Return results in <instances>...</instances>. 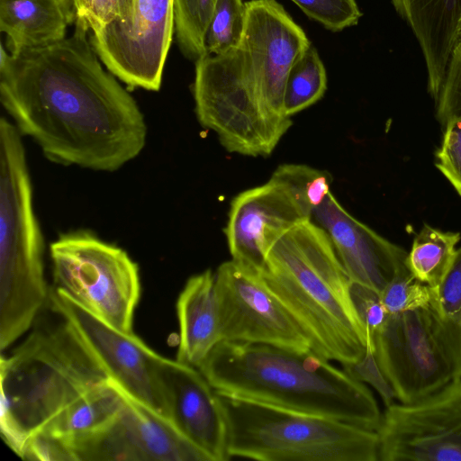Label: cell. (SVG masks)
<instances>
[{
	"label": "cell",
	"mask_w": 461,
	"mask_h": 461,
	"mask_svg": "<svg viewBox=\"0 0 461 461\" xmlns=\"http://www.w3.org/2000/svg\"><path fill=\"white\" fill-rule=\"evenodd\" d=\"M350 296L366 331V348L375 351L374 338L384 325L389 316L382 303L380 293L351 281Z\"/></svg>",
	"instance_id": "f546056e"
},
{
	"label": "cell",
	"mask_w": 461,
	"mask_h": 461,
	"mask_svg": "<svg viewBox=\"0 0 461 461\" xmlns=\"http://www.w3.org/2000/svg\"><path fill=\"white\" fill-rule=\"evenodd\" d=\"M175 35L174 0H134L131 16L90 33L110 73L130 88L158 91Z\"/></svg>",
	"instance_id": "4fadbf2b"
},
{
	"label": "cell",
	"mask_w": 461,
	"mask_h": 461,
	"mask_svg": "<svg viewBox=\"0 0 461 461\" xmlns=\"http://www.w3.org/2000/svg\"><path fill=\"white\" fill-rule=\"evenodd\" d=\"M420 47L428 74V91L436 102L451 52L458 38L461 0H392Z\"/></svg>",
	"instance_id": "ac0fdd59"
},
{
	"label": "cell",
	"mask_w": 461,
	"mask_h": 461,
	"mask_svg": "<svg viewBox=\"0 0 461 461\" xmlns=\"http://www.w3.org/2000/svg\"><path fill=\"white\" fill-rule=\"evenodd\" d=\"M246 23V3L217 0L205 33L208 55H221L240 46Z\"/></svg>",
	"instance_id": "484cf974"
},
{
	"label": "cell",
	"mask_w": 461,
	"mask_h": 461,
	"mask_svg": "<svg viewBox=\"0 0 461 461\" xmlns=\"http://www.w3.org/2000/svg\"><path fill=\"white\" fill-rule=\"evenodd\" d=\"M214 273L222 340L312 351L308 336L267 287L260 271L231 259Z\"/></svg>",
	"instance_id": "7c38bea8"
},
{
	"label": "cell",
	"mask_w": 461,
	"mask_h": 461,
	"mask_svg": "<svg viewBox=\"0 0 461 461\" xmlns=\"http://www.w3.org/2000/svg\"><path fill=\"white\" fill-rule=\"evenodd\" d=\"M442 128L444 134L436 153V167L461 196V114L450 118Z\"/></svg>",
	"instance_id": "4dcf8cb0"
},
{
	"label": "cell",
	"mask_w": 461,
	"mask_h": 461,
	"mask_svg": "<svg viewBox=\"0 0 461 461\" xmlns=\"http://www.w3.org/2000/svg\"><path fill=\"white\" fill-rule=\"evenodd\" d=\"M378 459L461 461V377L411 403L382 413Z\"/></svg>",
	"instance_id": "8fae6325"
},
{
	"label": "cell",
	"mask_w": 461,
	"mask_h": 461,
	"mask_svg": "<svg viewBox=\"0 0 461 461\" xmlns=\"http://www.w3.org/2000/svg\"><path fill=\"white\" fill-rule=\"evenodd\" d=\"M44 240L22 135L0 119V348L32 328L48 303Z\"/></svg>",
	"instance_id": "5b68a950"
},
{
	"label": "cell",
	"mask_w": 461,
	"mask_h": 461,
	"mask_svg": "<svg viewBox=\"0 0 461 461\" xmlns=\"http://www.w3.org/2000/svg\"><path fill=\"white\" fill-rule=\"evenodd\" d=\"M260 274L313 352L343 366L364 357L367 339L350 296L351 280L330 237L312 219L272 242Z\"/></svg>",
	"instance_id": "3957f363"
},
{
	"label": "cell",
	"mask_w": 461,
	"mask_h": 461,
	"mask_svg": "<svg viewBox=\"0 0 461 461\" xmlns=\"http://www.w3.org/2000/svg\"><path fill=\"white\" fill-rule=\"evenodd\" d=\"M461 38V23H460V26H459V29H458V38L459 39Z\"/></svg>",
	"instance_id": "d590c367"
},
{
	"label": "cell",
	"mask_w": 461,
	"mask_h": 461,
	"mask_svg": "<svg viewBox=\"0 0 461 461\" xmlns=\"http://www.w3.org/2000/svg\"><path fill=\"white\" fill-rule=\"evenodd\" d=\"M49 301L65 316L111 380L130 396L167 418L158 378L162 356L133 332H124L104 321L60 289L52 287Z\"/></svg>",
	"instance_id": "5bb4252c"
},
{
	"label": "cell",
	"mask_w": 461,
	"mask_h": 461,
	"mask_svg": "<svg viewBox=\"0 0 461 461\" xmlns=\"http://www.w3.org/2000/svg\"><path fill=\"white\" fill-rule=\"evenodd\" d=\"M217 0H174L175 36L182 54L195 62L208 55L204 39Z\"/></svg>",
	"instance_id": "d4e9b609"
},
{
	"label": "cell",
	"mask_w": 461,
	"mask_h": 461,
	"mask_svg": "<svg viewBox=\"0 0 461 461\" xmlns=\"http://www.w3.org/2000/svg\"><path fill=\"white\" fill-rule=\"evenodd\" d=\"M437 118L443 127L453 116L461 114V38L448 59L444 81L437 99Z\"/></svg>",
	"instance_id": "1f68e13d"
},
{
	"label": "cell",
	"mask_w": 461,
	"mask_h": 461,
	"mask_svg": "<svg viewBox=\"0 0 461 461\" xmlns=\"http://www.w3.org/2000/svg\"><path fill=\"white\" fill-rule=\"evenodd\" d=\"M310 19L327 30L340 32L357 25L362 13L356 0H291Z\"/></svg>",
	"instance_id": "83f0119b"
},
{
	"label": "cell",
	"mask_w": 461,
	"mask_h": 461,
	"mask_svg": "<svg viewBox=\"0 0 461 461\" xmlns=\"http://www.w3.org/2000/svg\"><path fill=\"white\" fill-rule=\"evenodd\" d=\"M87 34L75 23L71 36L46 47L12 54L1 44L0 101L49 160L113 172L142 151L147 125Z\"/></svg>",
	"instance_id": "6da1fadb"
},
{
	"label": "cell",
	"mask_w": 461,
	"mask_h": 461,
	"mask_svg": "<svg viewBox=\"0 0 461 461\" xmlns=\"http://www.w3.org/2000/svg\"><path fill=\"white\" fill-rule=\"evenodd\" d=\"M327 90L325 67L312 45L294 64L286 77L284 110L288 117L314 104Z\"/></svg>",
	"instance_id": "603a6c76"
},
{
	"label": "cell",
	"mask_w": 461,
	"mask_h": 461,
	"mask_svg": "<svg viewBox=\"0 0 461 461\" xmlns=\"http://www.w3.org/2000/svg\"><path fill=\"white\" fill-rule=\"evenodd\" d=\"M313 351L221 340L197 367L215 391L370 430L382 413L367 386Z\"/></svg>",
	"instance_id": "7a4b0ae2"
},
{
	"label": "cell",
	"mask_w": 461,
	"mask_h": 461,
	"mask_svg": "<svg viewBox=\"0 0 461 461\" xmlns=\"http://www.w3.org/2000/svg\"><path fill=\"white\" fill-rule=\"evenodd\" d=\"M53 287L124 332L140 296L139 267L122 248L88 230L63 233L50 247Z\"/></svg>",
	"instance_id": "52a82bcc"
},
{
	"label": "cell",
	"mask_w": 461,
	"mask_h": 461,
	"mask_svg": "<svg viewBox=\"0 0 461 461\" xmlns=\"http://www.w3.org/2000/svg\"><path fill=\"white\" fill-rule=\"evenodd\" d=\"M374 348L402 403L422 399L461 377L429 306L389 315L374 338Z\"/></svg>",
	"instance_id": "9c48e42d"
},
{
	"label": "cell",
	"mask_w": 461,
	"mask_h": 461,
	"mask_svg": "<svg viewBox=\"0 0 461 461\" xmlns=\"http://www.w3.org/2000/svg\"><path fill=\"white\" fill-rule=\"evenodd\" d=\"M459 240V232L442 231L424 224L408 253L409 270L419 281L437 288L455 261Z\"/></svg>",
	"instance_id": "7402d4cb"
},
{
	"label": "cell",
	"mask_w": 461,
	"mask_h": 461,
	"mask_svg": "<svg viewBox=\"0 0 461 461\" xmlns=\"http://www.w3.org/2000/svg\"><path fill=\"white\" fill-rule=\"evenodd\" d=\"M158 378L167 419L211 461L229 460L226 424L215 390L197 367L162 357Z\"/></svg>",
	"instance_id": "2e32d148"
},
{
	"label": "cell",
	"mask_w": 461,
	"mask_h": 461,
	"mask_svg": "<svg viewBox=\"0 0 461 461\" xmlns=\"http://www.w3.org/2000/svg\"><path fill=\"white\" fill-rule=\"evenodd\" d=\"M179 344L176 360L198 367L222 340L215 273L206 269L186 281L176 301Z\"/></svg>",
	"instance_id": "d6986e66"
},
{
	"label": "cell",
	"mask_w": 461,
	"mask_h": 461,
	"mask_svg": "<svg viewBox=\"0 0 461 461\" xmlns=\"http://www.w3.org/2000/svg\"><path fill=\"white\" fill-rule=\"evenodd\" d=\"M122 393L106 426L69 445L74 461H211L167 417Z\"/></svg>",
	"instance_id": "9a60e30c"
},
{
	"label": "cell",
	"mask_w": 461,
	"mask_h": 461,
	"mask_svg": "<svg viewBox=\"0 0 461 461\" xmlns=\"http://www.w3.org/2000/svg\"><path fill=\"white\" fill-rule=\"evenodd\" d=\"M124 402L122 390L109 378L85 393L39 431L59 438L69 446L106 426Z\"/></svg>",
	"instance_id": "44dd1931"
},
{
	"label": "cell",
	"mask_w": 461,
	"mask_h": 461,
	"mask_svg": "<svg viewBox=\"0 0 461 461\" xmlns=\"http://www.w3.org/2000/svg\"><path fill=\"white\" fill-rule=\"evenodd\" d=\"M72 23L60 0H0V31L12 54L64 40Z\"/></svg>",
	"instance_id": "ffe728a7"
},
{
	"label": "cell",
	"mask_w": 461,
	"mask_h": 461,
	"mask_svg": "<svg viewBox=\"0 0 461 461\" xmlns=\"http://www.w3.org/2000/svg\"><path fill=\"white\" fill-rule=\"evenodd\" d=\"M62 5H64L65 9L67 10L68 14L71 17L73 23H75L76 19V12H75V5H76V0H60Z\"/></svg>",
	"instance_id": "e575fe53"
},
{
	"label": "cell",
	"mask_w": 461,
	"mask_h": 461,
	"mask_svg": "<svg viewBox=\"0 0 461 461\" xmlns=\"http://www.w3.org/2000/svg\"><path fill=\"white\" fill-rule=\"evenodd\" d=\"M20 457L35 461H74L68 444L43 431L31 436Z\"/></svg>",
	"instance_id": "836d02e7"
},
{
	"label": "cell",
	"mask_w": 461,
	"mask_h": 461,
	"mask_svg": "<svg viewBox=\"0 0 461 461\" xmlns=\"http://www.w3.org/2000/svg\"><path fill=\"white\" fill-rule=\"evenodd\" d=\"M134 0H76V24L90 33L104 29L113 22L128 20Z\"/></svg>",
	"instance_id": "f1b7e54d"
},
{
	"label": "cell",
	"mask_w": 461,
	"mask_h": 461,
	"mask_svg": "<svg viewBox=\"0 0 461 461\" xmlns=\"http://www.w3.org/2000/svg\"><path fill=\"white\" fill-rule=\"evenodd\" d=\"M380 295L388 314L393 315L429 307L432 288L415 278L407 267L397 273Z\"/></svg>",
	"instance_id": "4316f807"
},
{
	"label": "cell",
	"mask_w": 461,
	"mask_h": 461,
	"mask_svg": "<svg viewBox=\"0 0 461 461\" xmlns=\"http://www.w3.org/2000/svg\"><path fill=\"white\" fill-rule=\"evenodd\" d=\"M318 171L306 165L282 164L267 182L231 200L223 232L232 260L261 271L272 242L312 219L307 189Z\"/></svg>",
	"instance_id": "ba28073f"
},
{
	"label": "cell",
	"mask_w": 461,
	"mask_h": 461,
	"mask_svg": "<svg viewBox=\"0 0 461 461\" xmlns=\"http://www.w3.org/2000/svg\"><path fill=\"white\" fill-rule=\"evenodd\" d=\"M439 331L450 348L461 376V248L442 283L432 289L429 305Z\"/></svg>",
	"instance_id": "cb8c5ba5"
},
{
	"label": "cell",
	"mask_w": 461,
	"mask_h": 461,
	"mask_svg": "<svg viewBox=\"0 0 461 461\" xmlns=\"http://www.w3.org/2000/svg\"><path fill=\"white\" fill-rule=\"evenodd\" d=\"M310 46L303 30L276 0L246 2V23L240 47L246 53L264 119L278 142L293 124L284 110L286 77Z\"/></svg>",
	"instance_id": "30bf717a"
},
{
	"label": "cell",
	"mask_w": 461,
	"mask_h": 461,
	"mask_svg": "<svg viewBox=\"0 0 461 461\" xmlns=\"http://www.w3.org/2000/svg\"><path fill=\"white\" fill-rule=\"evenodd\" d=\"M109 377L48 300L32 331L0 359V431L21 456L28 438Z\"/></svg>",
	"instance_id": "277c9868"
},
{
	"label": "cell",
	"mask_w": 461,
	"mask_h": 461,
	"mask_svg": "<svg viewBox=\"0 0 461 461\" xmlns=\"http://www.w3.org/2000/svg\"><path fill=\"white\" fill-rule=\"evenodd\" d=\"M215 392L225 420L229 458L379 460L375 430Z\"/></svg>",
	"instance_id": "8992f818"
},
{
	"label": "cell",
	"mask_w": 461,
	"mask_h": 461,
	"mask_svg": "<svg viewBox=\"0 0 461 461\" xmlns=\"http://www.w3.org/2000/svg\"><path fill=\"white\" fill-rule=\"evenodd\" d=\"M352 282L381 293L399 271L407 267L408 252L353 217L330 192L312 210Z\"/></svg>",
	"instance_id": "e0dca14e"
},
{
	"label": "cell",
	"mask_w": 461,
	"mask_h": 461,
	"mask_svg": "<svg viewBox=\"0 0 461 461\" xmlns=\"http://www.w3.org/2000/svg\"><path fill=\"white\" fill-rule=\"evenodd\" d=\"M343 369L355 379L367 383L375 389L386 407L393 403V390L379 367L373 349L366 348L359 361L345 366Z\"/></svg>",
	"instance_id": "d6a6232c"
}]
</instances>
